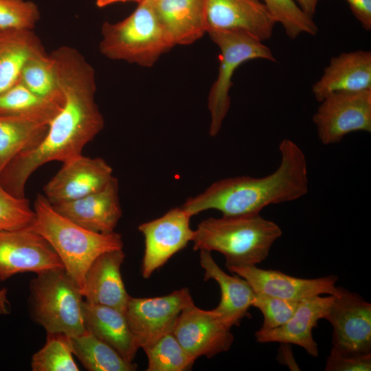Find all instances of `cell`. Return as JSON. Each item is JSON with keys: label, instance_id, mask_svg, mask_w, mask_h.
Instances as JSON below:
<instances>
[{"label": "cell", "instance_id": "31", "mask_svg": "<svg viewBox=\"0 0 371 371\" xmlns=\"http://www.w3.org/2000/svg\"><path fill=\"white\" fill-rule=\"evenodd\" d=\"M276 23H280L291 39L302 33L315 35L318 32L313 17L305 13L295 0H262Z\"/></svg>", "mask_w": 371, "mask_h": 371}, {"label": "cell", "instance_id": "17", "mask_svg": "<svg viewBox=\"0 0 371 371\" xmlns=\"http://www.w3.org/2000/svg\"><path fill=\"white\" fill-rule=\"evenodd\" d=\"M52 206L63 216L89 230L113 232L122 215L118 179L113 176L98 191Z\"/></svg>", "mask_w": 371, "mask_h": 371}, {"label": "cell", "instance_id": "14", "mask_svg": "<svg viewBox=\"0 0 371 371\" xmlns=\"http://www.w3.org/2000/svg\"><path fill=\"white\" fill-rule=\"evenodd\" d=\"M111 166L101 157L82 155L63 164L43 188L52 205L74 201L100 190L112 179Z\"/></svg>", "mask_w": 371, "mask_h": 371}, {"label": "cell", "instance_id": "15", "mask_svg": "<svg viewBox=\"0 0 371 371\" xmlns=\"http://www.w3.org/2000/svg\"><path fill=\"white\" fill-rule=\"evenodd\" d=\"M227 269L243 279L256 293L300 302L323 294L335 295L337 278L330 275L313 279L300 278L272 269H263L256 265L229 267Z\"/></svg>", "mask_w": 371, "mask_h": 371}, {"label": "cell", "instance_id": "23", "mask_svg": "<svg viewBox=\"0 0 371 371\" xmlns=\"http://www.w3.org/2000/svg\"><path fill=\"white\" fill-rule=\"evenodd\" d=\"M82 316L86 330L113 348L126 361L133 362L139 348L124 312L84 301Z\"/></svg>", "mask_w": 371, "mask_h": 371}, {"label": "cell", "instance_id": "39", "mask_svg": "<svg viewBox=\"0 0 371 371\" xmlns=\"http://www.w3.org/2000/svg\"><path fill=\"white\" fill-rule=\"evenodd\" d=\"M128 1H136L139 3L143 0H95V4L98 8H104L115 3Z\"/></svg>", "mask_w": 371, "mask_h": 371}, {"label": "cell", "instance_id": "20", "mask_svg": "<svg viewBox=\"0 0 371 371\" xmlns=\"http://www.w3.org/2000/svg\"><path fill=\"white\" fill-rule=\"evenodd\" d=\"M371 90V52L357 50L333 57L321 78L312 87L315 99L320 102L339 91Z\"/></svg>", "mask_w": 371, "mask_h": 371}, {"label": "cell", "instance_id": "34", "mask_svg": "<svg viewBox=\"0 0 371 371\" xmlns=\"http://www.w3.org/2000/svg\"><path fill=\"white\" fill-rule=\"evenodd\" d=\"M300 302L255 292L252 306L258 308L263 315L260 329H272L284 325L293 316Z\"/></svg>", "mask_w": 371, "mask_h": 371}, {"label": "cell", "instance_id": "25", "mask_svg": "<svg viewBox=\"0 0 371 371\" xmlns=\"http://www.w3.org/2000/svg\"><path fill=\"white\" fill-rule=\"evenodd\" d=\"M48 125L21 117L0 116V174L18 155L40 142Z\"/></svg>", "mask_w": 371, "mask_h": 371}, {"label": "cell", "instance_id": "16", "mask_svg": "<svg viewBox=\"0 0 371 371\" xmlns=\"http://www.w3.org/2000/svg\"><path fill=\"white\" fill-rule=\"evenodd\" d=\"M207 33L242 31L261 41L270 38L276 21L260 0H205Z\"/></svg>", "mask_w": 371, "mask_h": 371}, {"label": "cell", "instance_id": "7", "mask_svg": "<svg viewBox=\"0 0 371 371\" xmlns=\"http://www.w3.org/2000/svg\"><path fill=\"white\" fill-rule=\"evenodd\" d=\"M212 41L220 49L218 76L207 98L210 113L209 133L215 137L219 133L231 104L229 91L235 71L244 63L253 59L276 60L271 49L260 40L242 31L211 30Z\"/></svg>", "mask_w": 371, "mask_h": 371}, {"label": "cell", "instance_id": "28", "mask_svg": "<svg viewBox=\"0 0 371 371\" xmlns=\"http://www.w3.org/2000/svg\"><path fill=\"white\" fill-rule=\"evenodd\" d=\"M19 80L36 95L59 105L63 104L65 96L58 85L49 54L27 60Z\"/></svg>", "mask_w": 371, "mask_h": 371}, {"label": "cell", "instance_id": "5", "mask_svg": "<svg viewBox=\"0 0 371 371\" xmlns=\"http://www.w3.org/2000/svg\"><path fill=\"white\" fill-rule=\"evenodd\" d=\"M99 43L100 53L107 58L151 67L164 53L175 47L159 21L153 0L139 2L126 18L104 22Z\"/></svg>", "mask_w": 371, "mask_h": 371}, {"label": "cell", "instance_id": "30", "mask_svg": "<svg viewBox=\"0 0 371 371\" xmlns=\"http://www.w3.org/2000/svg\"><path fill=\"white\" fill-rule=\"evenodd\" d=\"M71 337L63 333H47L45 345L32 358L33 371H78L73 358Z\"/></svg>", "mask_w": 371, "mask_h": 371}, {"label": "cell", "instance_id": "11", "mask_svg": "<svg viewBox=\"0 0 371 371\" xmlns=\"http://www.w3.org/2000/svg\"><path fill=\"white\" fill-rule=\"evenodd\" d=\"M62 268L63 263L55 250L31 226L0 231V281L19 273L37 274Z\"/></svg>", "mask_w": 371, "mask_h": 371}, {"label": "cell", "instance_id": "29", "mask_svg": "<svg viewBox=\"0 0 371 371\" xmlns=\"http://www.w3.org/2000/svg\"><path fill=\"white\" fill-rule=\"evenodd\" d=\"M148 359L147 371L190 370L195 360L169 332L142 348Z\"/></svg>", "mask_w": 371, "mask_h": 371}, {"label": "cell", "instance_id": "4", "mask_svg": "<svg viewBox=\"0 0 371 371\" xmlns=\"http://www.w3.org/2000/svg\"><path fill=\"white\" fill-rule=\"evenodd\" d=\"M33 209L35 218L31 227L48 241L80 289L97 257L123 248L120 234L95 232L74 223L56 212L43 194L37 195Z\"/></svg>", "mask_w": 371, "mask_h": 371}, {"label": "cell", "instance_id": "21", "mask_svg": "<svg viewBox=\"0 0 371 371\" xmlns=\"http://www.w3.org/2000/svg\"><path fill=\"white\" fill-rule=\"evenodd\" d=\"M199 262L204 269V280H214L221 290V300L213 310L229 327L238 326L249 315L255 291L243 278L227 274L213 259L211 252L201 250Z\"/></svg>", "mask_w": 371, "mask_h": 371}, {"label": "cell", "instance_id": "2", "mask_svg": "<svg viewBox=\"0 0 371 371\" xmlns=\"http://www.w3.org/2000/svg\"><path fill=\"white\" fill-rule=\"evenodd\" d=\"M281 160L276 170L263 177L239 176L218 180L203 192L188 198L181 207L192 217L216 210L223 216L260 214L271 204L293 201L308 191L306 156L293 141L279 145Z\"/></svg>", "mask_w": 371, "mask_h": 371}, {"label": "cell", "instance_id": "32", "mask_svg": "<svg viewBox=\"0 0 371 371\" xmlns=\"http://www.w3.org/2000/svg\"><path fill=\"white\" fill-rule=\"evenodd\" d=\"M35 212L25 197H17L8 192L0 182V231L32 226Z\"/></svg>", "mask_w": 371, "mask_h": 371}, {"label": "cell", "instance_id": "6", "mask_svg": "<svg viewBox=\"0 0 371 371\" xmlns=\"http://www.w3.org/2000/svg\"><path fill=\"white\" fill-rule=\"evenodd\" d=\"M83 302L80 286L64 268L38 273L30 281V313L47 333L82 334Z\"/></svg>", "mask_w": 371, "mask_h": 371}, {"label": "cell", "instance_id": "8", "mask_svg": "<svg viewBox=\"0 0 371 371\" xmlns=\"http://www.w3.org/2000/svg\"><path fill=\"white\" fill-rule=\"evenodd\" d=\"M319 102L313 122L323 144L338 143L352 132H371V90L334 92Z\"/></svg>", "mask_w": 371, "mask_h": 371}, {"label": "cell", "instance_id": "3", "mask_svg": "<svg viewBox=\"0 0 371 371\" xmlns=\"http://www.w3.org/2000/svg\"><path fill=\"white\" fill-rule=\"evenodd\" d=\"M282 234L278 224L260 214L222 216L202 221L194 230L192 242L195 251L222 254L228 268L262 262Z\"/></svg>", "mask_w": 371, "mask_h": 371}, {"label": "cell", "instance_id": "1", "mask_svg": "<svg viewBox=\"0 0 371 371\" xmlns=\"http://www.w3.org/2000/svg\"><path fill=\"white\" fill-rule=\"evenodd\" d=\"M49 54L65 101L40 142L18 155L0 174L3 187L17 197H25L26 183L39 167L54 161L64 164L82 155L104 126L95 99L92 65L73 47L63 45Z\"/></svg>", "mask_w": 371, "mask_h": 371}, {"label": "cell", "instance_id": "18", "mask_svg": "<svg viewBox=\"0 0 371 371\" xmlns=\"http://www.w3.org/2000/svg\"><path fill=\"white\" fill-rule=\"evenodd\" d=\"M122 249L104 252L88 268L80 292L85 301L125 312L130 296L122 278Z\"/></svg>", "mask_w": 371, "mask_h": 371}, {"label": "cell", "instance_id": "26", "mask_svg": "<svg viewBox=\"0 0 371 371\" xmlns=\"http://www.w3.org/2000/svg\"><path fill=\"white\" fill-rule=\"evenodd\" d=\"M63 105L36 95L20 80L0 93V116L3 117H21L49 124Z\"/></svg>", "mask_w": 371, "mask_h": 371}, {"label": "cell", "instance_id": "33", "mask_svg": "<svg viewBox=\"0 0 371 371\" xmlns=\"http://www.w3.org/2000/svg\"><path fill=\"white\" fill-rule=\"evenodd\" d=\"M40 19L36 3L25 0H0V28L33 30Z\"/></svg>", "mask_w": 371, "mask_h": 371}, {"label": "cell", "instance_id": "19", "mask_svg": "<svg viewBox=\"0 0 371 371\" xmlns=\"http://www.w3.org/2000/svg\"><path fill=\"white\" fill-rule=\"evenodd\" d=\"M335 295H320L302 300L291 319L284 325L267 330L260 329L255 333L259 343L279 342L295 344L303 348L313 357L319 355L317 344L313 330L321 319H325Z\"/></svg>", "mask_w": 371, "mask_h": 371}, {"label": "cell", "instance_id": "24", "mask_svg": "<svg viewBox=\"0 0 371 371\" xmlns=\"http://www.w3.org/2000/svg\"><path fill=\"white\" fill-rule=\"evenodd\" d=\"M45 54L34 30L0 28V93L19 80L27 60Z\"/></svg>", "mask_w": 371, "mask_h": 371}, {"label": "cell", "instance_id": "36", "mask_svg": "<svg viewBox=\"0 0 371 371\" xmlns=\"http://www.w3.org/2000/svg\"><path fill=\"white\" fill-rule=\"evenodd\" d=\"M350 10L367 31L371 30V0H346Z\"/></svg>", "mask_w": 371, "mask_h": 371}, {"label": "cell", "instance_id": "12", "mask_svg": "<svg viewBox=\"0 0 371 371\" xmlns=\"http://www.w3.org/2000/svg\"><path fill=\"white\" fill-rule=\"evenodd\" d=\"M231 328L213 309L203 310L192 302L182 310L172 333L196 361L229 350L234 341Z\"/></svg>", "mask_w": 371, "mask_h": 371}, {"label": "cell", "instance_id": "37", "mask_svg": "<svg viewBox=\"0 0 371 371\" xmlns=\"http://www.w3.org/2000/svg\"><path fill=\"white\" fill-rule=\"evenodd\" d=\"M319 0H295L300 8L308 15L313 17Z\"/></svg>", "mask_w": 371, "mask_h": 371}, {"label": "cell", "instance_id": "9", "mask_svg": "<svg viewBox=\"0 0 371 371\" xmlns=\"http://www.w3.org/2000/svg\"><path fill=\"white\" fill-rule=\"evenodd\" d=\"M325 319L333 326L332 351L350 355L371 354V304L339 287Z\"/></svg>", "mask_w": 371, "mask_h": 371}, {"label": "cell", "instance_id": "35", "mask_svg": "<svg viewBox=\"0 0 371 371\" xmlns=\"http://www.w3.org/2000/svg\"><path fill=\"white\" fill-rule=\"evenodd\" d=\"M371 370V354L364 355H342L330 350L325 370L367 371Z\"/></svg>", "mask_w": 371, "mask_h": 371}, {"label": "cell", "instance_id": "22", "mask_svg": "<svg viewBox=\"0 0 371 371\" xmlns=\"http://www.w3.org/2000/svg\"><path fill=\"white\" fill-rule=\"evenodd\" d=\"M174 45H188L207 33L205 0H153Z\"/></svg>", "mask_w": 371, "mask_h": 371}, {"label": "cell", "instance_id": "38", "mask_svg": "<svg viewBox=\"0 0 371 371\" xmlns=\"http://www.w3.org/2000/svg\"><path fill=\"white\" fill-rule=\"evenodd\" d=\"M9 302L7 299V290L5 289H0V314H9L10 311L8 308Z\"/></svg>", "mask_w": 371, "mask_h": 371}, {"label": "cell", "instance_id": "10", "mask_svg": "<svg viewBox=\"0 0 371 371\" xmlns=\"http://www.w3.org/2000/svg\"><path fill=\"white\" fill-rule=\"evenodd\" d=\"M192 302L186 287L159 297H131L124 313L138 347L171 332L182 310Z\"/></svg>", "mask_w": 371, "mask_h": 371}, {"label": "cell", "instance_id": "27", "mask_svg": "<svg viewBox=\"0 0 371 371\" xmlns=\"http://www.w3.org/2000/svg\"><path fill=\"white\" fill-rule=\"evenodd\" d=\"M73 354L89 371H134L137 366L87 330L71 337Z\"/></svg>", "mask_w": 371, "mask_h": 371}, {"label": "cell", "instance_id": "13", "mask_svg": "<svg viewBox=\"0 0 371 371\" xmlns=\"http://www.w3.org/2000/svg\"><path fill=\"white\" fill-rule=\"evenodd\" d=\"M191 216L181 207L168 210L163 216L138 226L144 237V253L141 273L144 278L162 266L192 241L194 230Z\"/></svg>", "mask_w": 371, "mask_h": 371}]
</instances>
